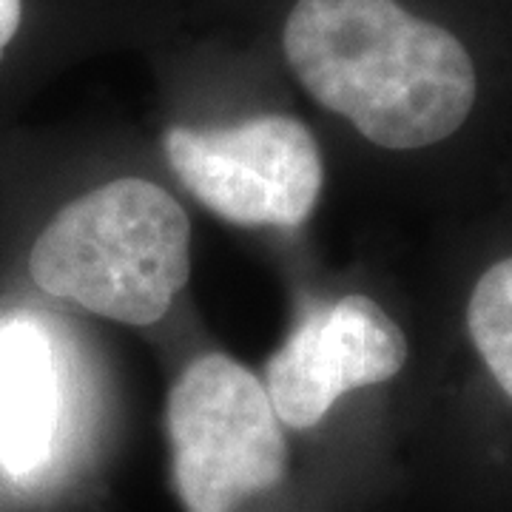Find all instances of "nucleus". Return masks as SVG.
Returning a JSON list of instances; mask_svg holds the SVG:
<instances>
[{"mask_svg": "<svg viewBox=\"0 0 512 512\" xmlns=\"http://www.w3.org/2000/svg\"><path fill=\"white\" fill-rule=\"evenodd\" d=\"M282 46L316 103L382 148L433 146L476 103L464 43L396 0H296Z\"/></svg>", "mask_w": 512, "mask_h": 512, "instance_id": "nucleus-1", "label": "nucleus"}, {"mask_svg": "<svg viewBox=\"0 0 512 512\" xmlns=\"http://www.w3.org/2000/svg\"><path fill=\"white\" fill-rule=\"evenodd\" d=\"M37 288L123 325H154L191 276V225L160 185L123 177L69 202L29 254Z\"/></svg>", "mask_w": 512, "mask_h": 512, "instance_id": "nucleus-2", "label": "nucleus"}, {"mask_svg": "<svg viewBox=\"0 0 512 512\" xmlns=\"http://www.w3.org/2000/svg\"><path fill=\"white\" fill-rule=\"evenodd\" d=\"M174 484L185 512H234L288 470L282 421L248 367L211 353L168 393Z\"/></svg>", "mask_w": 512, "mask_h": 512, "instance_id": "nucleus-3", "label": "nucleus"}, {"mask_svg": "<svg viewBox=\"0 0 512 512\" xmlns=\"http://www.w3.org/2000/svg\"><path fill=\"white\" fill-rule=\"evenodd\" d=\"M163 148L191 197L245 228H293L308 220L322 191V157L313 134L282 114L208 131L171 126Z\"/></svg>", "mask_w": 512, "mask_h": 512, "instance_id": "nucleus-4", "label": "nucleus"}, {"mask_svg": "<svg viewBox=\"0 0 512 512\" xmlns=\"http://www.w3.org/2000/svg\"><path fill=\"white\" fill-rule=\"evenodd\" d=\"M407 362L402 328L362 293L311 313L268 362V399L279 421L311 430L356 387L393 379Z\"/></svg>", "mask_w": 512, "mask_h": 512, "instance_id": "nucleus-5", "label": "nucleus"}, {"mask_svg": "<svg viewBox=\"0 0 512 512\" xmlns=\"http://www.w3.org/2000/svg\"><path fill=\"white\" fill-rule=\"evenodd\" d=\"M57 370L46 333L32 319L0 325V467L32 476L57 433Z\"/></svg>", "mask_w": 512, "mask_h": 512, "instance_id": "nucleus-6", "label": "nucleus"}, {"mask_svg": "<svg viewBox=\"0 0 512 512\" xmlns=\"http://www.w3.org/2000/svg\"><path fill=\"white\" fill-rule=\"evenodd\" d=\"M467 328L495 382L512 396V256L478 279L467 308Z\"/></svg>", "mask_w": 512, "mask_h": 512, "instance_id": "nucleus-7", "label": "nucleus"}, {"mask_svg": "<svg viewBox=\"0 0 512 512\" xmlns=\"http://www.w3.org/2000/svg\"><path fill=\"white\" fill-rule=\"evenodd\" d=\"M20 26V0H0V57Z\"/></svg>", "mask_w": 512, "mask_h": 512, "instance_id": "nucleus-8", "label": "nucleus"}]
</instances>
